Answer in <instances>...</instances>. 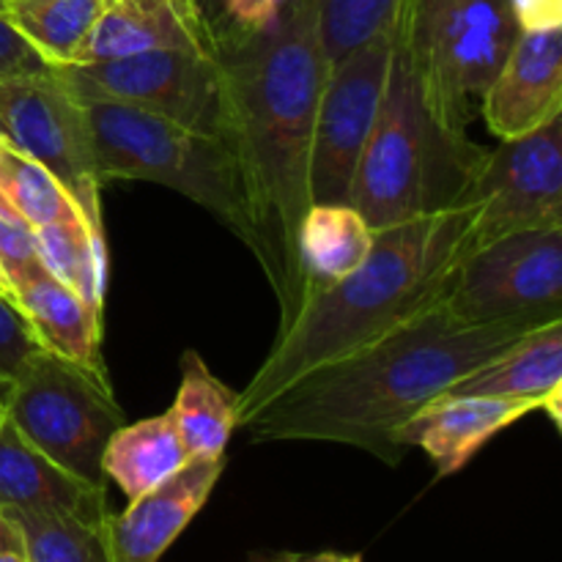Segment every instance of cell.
Masks as SVG:
<instances>
[{
  "label": "cell",
  "instance_id": "1",
  "mask_svg": "<svg viewBox=\"0 0 562 562\" xmlns=\"http://www.w3.org/2000/svg\"><path fill=\"white\" fill-rule=\"evenodd\" d=\"M214 58L225 82V140L234 148L250 217V252L280 307V329L307 300L300 225L311 198V146L327 60L313 0H285L269 27Z\"/></svg>",
  "mask_w": 562,
  "mask_h": 562
},
{
  "label": "cell",
  "instance_id": "2",
  "mask_svg": "<svg viewBox=\"0 0 562 562\" xmlns=\"http://www.w3.org/2000/svg\"><path fill=\"white\" fill-rule=\"evenodd\" d=\"M532 327L541 324H467L439 305L300 376L241 428L252 442L351 445L398 464L401 428Z\"/></svg>",
  "mask_w": 562,
  "mask_h": 562
},
{
  "label": "cell",
  "instance_id": "3",
  "mask_svg": "<svg viewBox=\"0 0 562 562\" xmlns=\"http://www.w3.org/2000/svg\"><path fill=\"white\" fill-rule=\"evenodd\" d=\"M470 252V206L373 231L366 261L316 291L280 329L267 360L236 401V426L258 415L289 384L327 362L371 346L445 302L453 269Z\"/></svg>",
  "mask_w": 562,
  "mask_h": 562
},
{
  "label": "cell",
  "instance_id": "4",
  "mask_svg": "<svg viewBox=\"0 0 562 562\" xmlns=\"http://www.w3.org/2000/svg\"><path fill=\"white\" fill-rule=\"evenodd\" d=\"M483 154L467 132L437 119L409 55L393 38L387 86L357 165L351 206L373 231L453 209Z\"/></svg>",
  "mask_w": 562,
  "mask_h": 562
},
{
  "label": "cell",
  "instance_id": "5",
  "mask_svg": "<svg viewBox=\"0 0 562 562\" xmlns=\"http://www.w3.org/2000/svg\"><path fill=\"white\" fill-rule=\"evenodd\" d=\"M91 124L102 184L154 181L228 225L252 245L245 187L234 148L225 137L190 130L162 115L115 102H82Z\"/></svg>",
  "mask_w": 562,
  "mask_h": 562
},
{
  "label": "cell",
  "instance_id": "6",
  "mask_svg": "<svg viewBox=\"0 0 562 562\" xmlns=\"http://www.w3.org/2000/svg\"><path fill=\"white\" fill-rule=\"evenodd\" d=\"M516 36L510 0H404L393 31L437 119L459 132Z\"/></svg>",
  "mask_w": 562,
  "mask_h": 562
},
{
  "label": "cell",
  "instance_id": "7",
  "mask_svg": "<svg viewBox=\"0 0 562 562\" xmlns=\"http://www.w3.org/2000/svg\"><path fill=\"white\" fill-rule=\"evenodd\" d=\"M3 412L53 464L104 488V448L124 426V412L104 371L38 351L9 384Z\"/></svg>",
  "mask_w": 562,
  "mask_h": 562
},
{
  "label": "cell",
  "instance_id": "8",
  "mask_svg": "<svg viewBox=\"0 0 562 562\" xmlns=\"http://www.w3.org/2000/svg\"><path fill=\"white\" fill-rule=\"evenodd\" d=\"M53 69L80 102L126 104L225 137L223 66L209 53L154 49Z\"/></svg>",
  "mask_w": 562,
  "mask_h": 562
},
{
  "label": "cell",
  "instance_id": "9",
  "mask_svg": "<svg viewBox=\"0 0 562 562\" xmlns=\"http://www.w3.org/2000/svg\"><path fill=\"white\" fill-rule=\"evenodd\" d=\"M0 140L27 154L60 181L82 223L104 236L102 176L86 104L55 69L0 82Z\"/></svg>",
  "mask_w": 562,
  "mask_h": 562
},
{
  "label": "cell",
  "instance_id": "10",
  "mask_svg": "<svg viewBox=\"0 0 562 562\" xmlns=\"http://www.w3.org/2000/svg\"><path fill=\"white\" fill-rule=\"evenodd\" d=\"M442 305L467 324L562 318V228L521 231L470 250Z\"/></svg>",
  "mask_w": 562,
  "mask_h": 562
},
{
  "label": "cell",
  "instance_id": "11",
  "mask_svg": "<svg viewBox=\"0 0 562 562\" xmlns=\"http://www.w3.org/2000/svg\"><path fill=\"white\" fill-rule=\"evenodd\" d=\"M470 250L521 231L562 228V115L483 154L461 195Z\"/></svg>",
  "mask_w": 562,
  "mask_h": 562
},
{
  "label": "cell",
  "instance_id": "12",
  "mask_svg": "<svg viewBox=\"0 0 562 562\" xmlns=\"http://www.w3.org/2000/svg\"><path fill=\"white\" fill-rule=\"evenodd\" d=\"M390 58L393 36H384L327 69L313 124V203H351L357 165L376 124L387 86Z\"/></svg>",
  "mask_w": 562,
  "mask_h": 562
},
{
  "label": "cell",
  "instance_id": "13",
  "mask_svg": "<svg viewBox=\"0 0 562 562\" xmlns=\"http://www.w3.org/2000/svg\"><path fill=\"white\" fill-rule=\"evenodd\" d=\"M481 110L499 140L530 135L562 115V27L519 31L481 93Z\"/></svg>",
  "mask_w": 562,
  "mask_h": 562
},
{
  "label": "cell",
  "instance_id": "14",
  "mask_svg": "<svg viewBox=\"0 0 562 562\" xmlns=\"http://www.w3.org/2000/svg\"><path fill=\"white\" fill-rule=\"evenodd\" d=\"M225 470L220 459H190L159 486L130 499V508L104 519L113 562H159L206 505Z\"/></svg>",
  "mask_w": 562,
  "mask_h": 562
},
{
  "label": "cell",
  "instance_id": "15",
  "mask_svg": "<svg viewBox=\"0 0 562 562\" xmlns=\"http://www.w3.org/2000/svg\"><path fill=\"white\" fill-rule=\"evenodd\" d=\"M541 406L530 401L481 398V395H439L437 401L417 412L398 431L401 448H420L437 467L439 477L464 470L477 450L525 420Z\"/></svg>",
  "mask_w": 562,
  "mask_h": 562
},
{
  "label": "cell",
  "instance_id": "16",
  "mask_svg": "<svg viewBox=\"0 0 562 562\" xmlns=\"http://www.w3.org/2000/svg\"><path fill=\"white\" fill-rule=\"evenodd\" d=\"M154 49L214 55L195 0H102L75 64L126 58Z\"/></svg>",
  "mask_w": 562,
  "mask_h": 562
},
{
  "label": "cell",
  "instance_id": "17",
  "mask_svg": "<svg viewBox=\"0 0 562 562\" xmlns=\"http://www.w3.org/2000/svg\"><path fill=\"white\" fill-rule=\"evenodd\" d=\"M0 510L71 516L104 525V488L69 475L38 453L0 409Z\"/></svg>",
  "mask_w": 562,
  "mask_h": 562
},
{
  "label": "cell",
  "instance_id": "18",
  "mask_svg": "<svg viewBox=\"0 0 562 562\" xmlns=\"http://www.w3.org/2000/svg\"><path fill=\"white\" fill-rule=\"evenodd\" d=\"M445 395L530 401L562 426V318L527 329L483 366L450 384Z\"/></svg>",
  "mask_w": 562,
  "mask_h": 562
},
{
  "label": "cell",
  "instance_id": "19",
  "mask_svg": "<svg viewBox=\"0 0 562 562\" xmlns=\"http://www.w3.org/2000/svg\"><path fill=\"white\" fill-rule=\"evenodd\" d=\"M11 300L25 316L33 338L55 357L77 366L104 371L102 362V316L82 302L80 294L42 272L27 278L11 291Z\"/></svg>",
  "mask_w": 562,
  "mask_h": 562
},
{
  "label": "cell",
  "instance_id": "20",
  "mask_svg": "<svg viewBox=\"0 0 562 562\" xmlns=\"http://www.w3.org/2000/svg\"><path fill=\"white\" fill-rule=\"evenodd\" d=\"M371 245L373 228L351 203H313L300 225V261L307 300L349 278L366 261Z\"/></svg>",
  "mask_w": 562,
  "mask_h": 562
},
{
  "label": "cell",
  "instance_id": "21",
  "mask_svg": "<svg viewBox=\"0 0 562 562\" xmlns=\"http://www.w3.org/2000/svg\"><path fill=\"white\" fill-rule=\"evenodd\" d=\"M239 393L220 382L198 351L181 355V382L170 415L190 459H220L236 426Z\"/></svg>",
  "mask_w": 562,
  "mask_h": 562
},
{
  "label": "cell",
  "instance_id": "22",
  "mask_svg": "<svg viewBox=\"0 0 562 562\" xmlns=\"http://www.w3.org/2000/svg\"><path fill=\"white\" fill-rule=\"evenodd\" d=\"M187 461L190 456L168 409L157 417L121 426L104 448L102 470L104 477L126 494V499H135L179 472Z\"/></svg>",
  "mask_w": 562,
  "mask_h": 562
},
{
  "label": "cell",
  "instance_id": "23",
  "mask_svg": "<svg viewBox=\"0 0 562 562\" xmlns=\"http://www.w3.org/2000/svg\"><path fill=\"white\" fill-rule=\"evenodd\" d=\"M38 261L44 272L82 296L102 316L108 296V241L80 217L36 228Z\"/></svg>",
  "mask_w": 562,
  "mask_h": 562
},
{
  "label": "cell",
  "instance_id": "24",
  "mask_svg": "<svg viewBox=\"0 0 562 562\" xmlns=\"http://www.w3.org/2000/svg\"><path fill=\"white\" fill-rule=\"evenodd\" d=\"M102 0H3V16L49 66L75 64Z\"/></svg>",
  "mask_w": 562,
  "mask_h": 562
},
{
  "label": "cell",
  "instance_id": "25",
  "mask_svg": "<svg viewBox=\"0 0 562 562\" xmlns=\"http://www.w3.org/2000/svg\"><path fill=\"white\" fill-rule=\"evenodd\" d=\"M0 195L33 228L80 217L60 181L5 140H0Z\"/></svg>",
  "mask_w": 562,
  "mask_h": 562
},
{
  "label": "cell",
  "instance_id": "26",
  "mask_svg": "<svg viewBox=\"0 0 562 562\" xmlns=\"http://www.w3.org/2000/svg\"><path fill=\"white\" fill-rule=\"evenodd\" d=\"M318 44L327 66L376 38L393 36L404 0H313Z\"/></svg>",
  "mask_w": 562,
  "mask_h": 562
},
{
  "label": "cell",
  "instance_id": "27",
  "mask_svg": "<svg viewBox=\"0 0 562 562\" xmlns=\"http://www.w3.org/2000/svg\"><path fill=\"white\" fill-rule=\"evenodd\" d=\"M16 527L27 562H113L104 525H86L71 516L3 510Z\"/></svg>",
  "mask_w": 562,
  "mask_h": 562
},
{
  "label": "cell",
  "instance_id": "28",
  "mask_svg": "<svg viewBox=\"0 0 562 562\" xmlns=\"http://www.w3.org/2000/svg\"><path fill=\"white\" fill-rule=\"evenodd\" d=\"M214 55L272 25L285 0H195Z\"/></svg>",
  "mask_w": 562,
  "mask_h": 562
},
{
  "label": "cell",
  "instance_id": "29",
  "mask_svg": "<svg viewBox=\"0 0 562 562\" xmlns=\"http://www.w3.org/2000/svg\"><path fill=\"white\" fill-rule=\"evenodd\" d=\"M36 247V228L27 225L11 206H0V274L11 291L36 272H42Z\"/></svg>",
  "mask_w": 562,
  "mask_h": 562
},
{
  "label": "cell",
  "instance_id": "30",
  "mask_svg": "<svg viewBox=\"0 0 562 562\" xmlns=\"http://www.w3.org/2000/svg\"><path fill=\"white\" fill-rule=\"evenodd\" d=\"M38 351L42 346L33 338L16 302L0 291V379L14 382Z\"/></svg>",
  "mask_w": 562,
  "mask_h": 562
},
{
  "label": "cell",
  "instance_id": "31",
  "mask_svg": "<svg viewBox=\"0 0 562 562\" xmlns=\"http://www.w3.org/2000/svg\"><path fill=\"white\" fill-rule=\"evenodd\" d=\"M53 66L14 31L9 20L0 14V82L16 80V77L44 75Z\"/></svg>",
  "mask_w": 562,
  "mask_h": 562
},
{
  "label": "cell",
  "instance_id": "32",
  "mask_svg": "<svg viewBox=\"0 0 562 562\" xmlns=\"http://www.w3.org/2000/svg\"><path fill=\"white\" fill-rule=\"evenodd\" d=\"M519 31L562 27V0H510Z\"/></svg>",
  "mask_w": 562,
  "mask_h": 562
},
{
  "label": "cell",
  "instance_id": "33",
  "mask_svg": "<svg viewBox=\"0 0 562 562\" xmlns=\"http://www.w3.org/2000/svg\"><path fill=\"white\" fill-rule=\"evenodd\" d=\"M11 549H22L20 532H16V527L11 525L9 516L0 510V552H11Z\"/></svg>",
  "mask_w": 562,
  "mask_h": 562
},
{
  "label": "cell",
  "instance_id": "34",
  "mask_svg": "<svg viewBox=\"0 0 562 562\" xmlns=\"http://www.w3.org/2000/svg\"><path fill=\"white\" fill-rule=\"evenodd\" d=\"M283 562H362V558L360 554L324 552V554H313V558H294V560H283Z\"/></svg>",
  "mask_w": 562,
  "mask_h": 562
},
{
  "label": "cell",
  "instance_id": "35",
  "mask_svg": "<svg viewBox=\"0 0 562 562\" xmlns=\"http://www.w3.org/2000/svg\"><path fill=\"white\" fill-rule=\"evenodd\" d=\"M0 562H27L22 549H11V552H0Z\"/></svg>",
  "mask_w": 562,
  "mask_h": 562
},
{
  "label": "cell",
  "instance_id": "36",
  "mask_svg": "<svg viewBox=\"0 0 562 562\" xmlns=\"http://www.w3.org/2000/svg\"><path fill=\"white\" fill-rule=\"evenodd\" d=\"M9 384H11V382H5V379H0V409H3L5 395H9Z\"/></svg>",
  "mask_w": 562,
  "mask_h": 562
},
{
  "label": "cell",
  "instance_id": "37",
  "mask_svg": "<svg viewBox=\"0 0 562 562\" xmlns=\"http://www.w3.org/2000/svg\"><path fill=\"white\" fill-rule=\"evenodd\" d=\"M0 291H3V294H9V289H5V280H3V274H0ZM11 296V294H9Z\"/></svg>",
  "mask_w": 562,
  "mask_h": 562
},
{
  "label": "cell",
  "instance_id": "38",
  "mask_svg": "<svg viewBox=\"0 0 562 562\" xmlns=\"http://www.w3.org/2000/svg\"><path fill=\"white\" fill-rule=\"evenodd\" d=\"M0 14H3V0H0Z\"/></svg>",
  "mask_w": 562,
  "mask_h": 562
},
{
  "label": "cell",
  "instance_id": "39",
  "mask_svg": "<svg viewBox=\"0 0 562 562\" xmlns=\"http://www.w3.org/2000/svg\"><path fill=\"white\" fill-rule=\"evenodd\" d=\"M3 203H5V201H3V195H0V206H3Z\"/></svg>",
  "mask_w": 562,
  "mask_h": 562
}]
</instances>
